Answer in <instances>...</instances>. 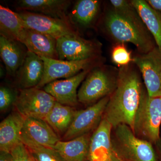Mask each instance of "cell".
I'll use <instances>...</instances> for the list:
<instances>
[{"instance_id":"9","label":"cell","mask_w":161,"mask_h":161,"mask_svg":"<svg viewBox=\"0 0 161 161\" xmlns=\"http://www.w3.org/2000/svg\"><path fill=\"white\" fill-rule=\"evenodd\" d=\"M110 96L104 97L85 109L76 110L69 129L63 136V141L70 140L95 130L103 118Z\"/></svg>"},{"instance_id":"29","label":"cell","mask_w":161,"mask_h":161,"mask_svg":"<svg viewBox=\"0 0 161 161\" xmlns=\"http://www.w3.org/2000/svg\"><path fill=\"white\" fill-rule=\"evenodd\" d=\"M17 96L12 90L6 86H1L0 88V110L4 112L8 109L14 103Z\"/></svg>"},{"instance_id":"24","label":"cell","mask_w":161,"mask_h":161,"mask_svg":"<svg viewBox=\"0 0 161 161\" xmlns=\"http://www.w3.org/2000/svg\"><path fill=\"white\" fill-rule=\"evenodd\" d=\"M76 111L73 107L56 102L44 120L58 136H64L69 129Z\"/></svg>"},{"instance_id":"33","label":"cell","mask_w":161,"mask_h":161,"mask_svg":"<svg viewBox=\"0 0 161 161\" xmlns=\"http://www.w3.org/2000/svg\"></svg>"},{"instance_id":"28","label":"cell","mask_w":161,"mask_h":161,"mask_svg":"<svg viewBox=\"0 0 161 161\" xmlns=\"http://www.w3.org/2000/svg\"><path fill=\"white\" fill-rule=\"evenodd\" d=\"M10 154L12 161H35L29 150L22 142L12 150Z\"/></svg>"},{"instance_id":"1","label":"cell","mask_w":161,"mask_h":161,"mask_svg":"<svg viewBox=\"0 0 161 161\" xmlns=\"http://www.w3.org/2000/svg\"><path fill=\"white\" fill-rule=\"evenodd\" d=\"M144 90L139 74L131 65L120 67L115 90L110 96L103 118L115 128L125 125L133 131Z\"/></svg>"},{"instance_id":"13","label":"cell","mask_w":161,"mask_h":161,"mask_svg":"<svg viewBox=\"0 0 161 161\" xmlns=\"http://www.w3.org/2000/svg\"><path fill=\"white\" fill-rule=\"evenodd\" d=\"M92 69L84 70L69 78L52 81L44 86L43 90L52 95L57 102L64 105L75 107L79 102L78 87Z\"/></svg>"},{"instance_id":"5","label":"cell","mask_w":161,"mask_h":161,"mask_svg":"<svg viewBox=\"0 0 161 161\" xmlns=\"http://www.w3.org/2000/svg\"><path fill=\"white\" fill-rule=\"evenodd\" d=\"M116 83L117 79L106 68L95 67L87 75L78 90V102L86 105L95 104L110 96L116 88Z\"/></svg>"},{"instance_id":"10","label":"cell","mask_w":161,"mask_h":161,"mask_svg":"<svg viewBox=\"0 0 161 161\" xmlns=\"http://www.w3.org/2000/svg\"><path fill=\"white\" fill-rule=\"evenodd\" d=\"M17 13L26 28L49 35L57 40L64 36L78 33L69 20L31 12Z\"/></svg>"},{"instance_id":"23","label":"cell","mask_w":161,"mask_h":161,"mask_svg":"<svg viewBox=\"0 0 161 161\" xmlns=\"http://www.w3.org/2000/svg\"><path fill=\"white\" fill-rule=\"evenodd\" d=\"M26 27L17 13L0 6L1 36L21 42Z\"/></svg>"},{"instance_id":"34","label":"cell","mask_w":161,"mask_h":161,"mask_svg":"<svg viewBox=\"0 0 161 161\" xmlns=\"http://www.w3.org/2000/svg\"></svg>"},{"instance_id":"3","label":"cell","mask_w":161,"mask_h":161,"mask_svg":"<svg viewBox=\"0 0 161 161\" xmlns=\"http://www.w3.org/2000/svg\"><path fill=\"white\" fill-rule=\"evenodd\" d=\"M113 129L112 144L123 160L157 161L156 153L151 142L136 136L127 125H120Z\"/></svg>"},{"instance_id":"7","label":"cell","mask_w":161,"mask_h":161,"mask_svg":"<svg viewBox=\"0 0 161 161\" xmlns=\"http://www.w3.org/2000/svg\"><path fill=\"white\" fill-rule=\"evenodd\" d=\"M57 40L59 60L77 61L100 58L102 44L97 40H86L78 33L64 36Z\"/></svg>"},{"instance_id":"25","label":"cell","mask_w":161,"mask_h":161,"mask_svg":"<svg viewBox=\"0 0 161 161\" xmlns=\"http://www.w3.org/2000/svg\"><path fill=\"white\" fill-rule=\"evenodd\" d=\"M21 141L27 147L35 161H65L54 149L43 147L21 136Z\"/></svg>"},{"instance_id":"32","label":"cell","mask_w":161,"mask_h":161,"mask_svg":"<svg viewBox=\"0 0 161 161\" xmlns=\"http://www.w3.org/2000/svg\"><path fill=\"white\" fill-rule=\"evenodd\" d=\"M157 145L158 149V154H157V161H161V141H159L156 144Z\"/></svg>"},{"instance_id":"27","label":"cell","mask_w":161,"mask_h":161,"mask_svg":"<svg viewBox=\"0 0 161 161\" xmlns=\"http://www.w3.org/2000/svg\"><path fill=\"white\" fill-rule=\"evenodd\" d=\"M113 63L120 67L127 66L133 62L131 53L127 49L125 43H117L113 47L111 53Z\"/></svg>"},{"instance_id":"20","label":"cell","mask_w":161,"mask_h":161,"mask_svg":"<svg viewBox=\"0 0 161 161\" xmlns=\"http://www.w3.org/2000/svg\"><path fill=\"white\" fill-rule=\"evenodd\" d=\"M57 39L40 32L26 28L21 43L29 51L40 57L59 59Z\"/></svg>"},{"instance_id":"12","label":"cell","mask_w":161,"mask_h":161,"mask_svg":"<svg viewBox=\"0 0 161 161\" xmlns=\"http://www.w3.org/2000/svg\"><path fill=\"white\" fill-rule=\"evenodd\" d=\"M113 127L103 118L90 140L88 161H123L112 144Z\"/></svg>"},{"instance_id":"17","label":"cell","mask_w":161,"mask_h":161,"mask_svg":"<svg viewBox=\"0 0 161 161\" xmlns=\"http://www.w3.org/2000/svg\"><path fill=\"white\" fill-rule=\"evenodd\" d=\"M25 117L17 111L8 115L0 124L1 152L10 153L21 142V136Z\"/></svg>"},{"instance_id":"30","label":"cell","mask_w":161,"mask_h":161,"mask_svg":"<svg viewBox=\"0 0 161 161\" xmlns=\"http://www.w3.org/2000/svg\"><path fill=\"white\" fill-rule=\"evenodd\" d=\"M147 1L153 9L161 11V0H148Z\"/></svg>"},{"instance_id":"11","label":"cell","mask_w":161,"mask_h":161,"mask_svg":"<svg viewBox=\"0 0 161 161\" xmlns=\"http://www.w3.org/2000/svg\"><path fill=\"white\" fill-rule=\"evenodd\" d=\"M133 62L142 73L148 95L161 97V51L158 47L135 56Z\"/></svg>"},{"instance_id":"16","label":"cell","mask_w":161,"mask_h":161,"mask_svg":"<svg viewBox=\"0 0 161 161\" xmlns=\"http://www.w3.org/2000/svg\"><path fill=\"white\" fill-rule=\"evenodd\" d=\"M44 73V64L42 58L28 50L15 76L20 89L36 87L42 80Z\"/></svg>"},{"instance_id":"2","label":"cell","mask_w":161,"mask_h":161,"mask_svg":"<svg viewBox=\"0 0 161 161\" xmlns=\"http://www.w3.org/2000/svg\"><path fill=\"white\" fill-rule=\"evenodd\" d=\"M103 26L107 34L116 43H132L140 54L147 53L155 47L147 27L124 17L112 7L105 13Z\"/></svg>"},{"instance_id":"6","label":"cell","mask_w":161,"mask_h":161,"mask_svg":"<svg viewBox=\"0 0 161 161\" xmlns=\"http://www.w3.org/2000/svg\"><path fill=\"white\" fill-rule=\"evenodd\" d=\"M56 102L44 90L34 87L20 89L14 104L25 118L44 120Z\"/></svg>"},{"instance_id":"31","label":"cell","mask_w":161,"mask_h":161,"mask_svg":"<svg viewBox=\"0 0 161 161\" xmlns=\"http://www.w3.org/2000/svg\"><path fill=\"white\" fill-rule=\"evenodd\" d=\"M0 161H12L10 153L1 152Z\"/></svg>"},{"instance_id":"19","label":"cell","mask_w":161,"mask_h":161,"mask_svg":"<svg viewBox=\"0 0 161 161\" xmlns=\"http://www.w3.org/2000/svg\"><path fill=\"white\" fill-rule=\"evenodd\" d=\"M101 9V2L97 0H79L74 5L68 15L72 26L80 29L92 28L98 19Z\"/></svg>"},{"instance_id":"26","label":"cell","mask_w":161,"mask_h":161,"mask_svg":"<svg viewBox=\"0 0 161 161\" xmlns=\"http://www.w3.org/2000/svg\"><path fill=\"white\" fill-rule=\"evenodd\" d=\"M112 8L115 11L137 25L145 26L142 20L135 7L130 1L125 0H111L110 1Z\"/></svg>"},{"instance_id":"18","label":"cell","mask_w":161,"mask_h":161,"mask_svg":"<svg viewBox=\"0 0 161 161\" xmlns=\"http://www.w3.org/2000/svg\"><path fill=\"white\" fill-rule=\"evenodd\" d=\"M27 51L26 46L21 42L0 36V55L9 76H16Z\"/></svg>"},{"instance_id":"21","label":"cell","mask_w":161,"mask_h":161,"mask_svg":"<svg viewBox=\"0 0 161 161\" xmlns=\"http://www.w3.org/2000/svg\"><path fill=\"white\" fill-rule=\"evenodd\" d=\"M91 136L90 133L69 141H59L54 149L65 161H88Z\"/></svg>"},{"instance_id":"22","label":"cell","mask_w":161,"mask_h":161,"mask_svg":"<svg viewBox=\"0 0 161 161\" xmlns=\"http://www.w3.org/2000/svg\"><path fill=\"white\" fill-rule=\"evenodd\" d=\"M147 30L152 35L157 47L161 51V11L153 9L147 1L132 0Z\"/></svg>"},{"instance_id":"8","label":"cell","mask_w":161,"mask_h":161,"mask_svg":"<svg viewBox=\"0 0 161 161\" xmlns=\"http://www.w3.org/2000/svg\"><path fill=\"white\" fill-rule=\"evenodd\" d=\"M44 64V73L40 83L36 87L41 89L47 84L61 78H69L84 70L93 68L99 64L100 58L68 61L41 57Z\"/></svg>"},{"instance_id":"4","label":"cell","mask_w":161,"mask_h":161,"mask_svg":"<svg viewBox=\"0 0 161 161\" xmlns=\"http://www.w3.org/2000/svg\"><path fill=\"white\" fill-rule=\"evenodd\" d=\"M161 97H151L143 91L134 119L133 132L151 143L160 140Z\"/></svg>"},{"instance_id":"15","label":"cell","mask_w":161,"mask_h":161,"mask_svg":"<svg viewBox=\"0 0 161 161\" xmlns=\"http://www.w3.org/2000/svg\"><path fill=\"white\" fill-rule=\"evenodd\" d=\"M21 136L53 149L60 141L59 136L45 120L34 118H25Z\"/></svg>"},{"instance_id":"14","label":"cell","mask_w":161,"mask_h":161,"mask_svg":"<svg viewBox=\"0 0 161 161\" xmlns=\"http://www.w3.org/2000/svg\"><path fill=\"white\" fill-rule=\"evenodd\" d=\"M71 5L69 0H20L17 3L19 11L31 12L69 21L67 11Z\"/></svg>"}]
</instances>
